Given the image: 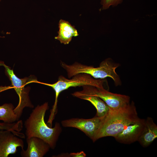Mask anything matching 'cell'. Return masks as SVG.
<instances>
[{
	"instance_id": "8",
	"label": "cell",
	"mask_w": 157,
	"mask_h": 157,
	"mask_svg": "<svg viewBox=\"0 0 157 157\" xmlns=\"http://www.w3.org/2000/svg\"><path fill=\"white\" fill-rule=\"evenodd\" d=\"M19 147L24 149L22 139L10 131H0V157H7L10 154H16Z\"/></svg>"
},
{
	"instance_id": "7",
	"label": "cell",
	"mask_w": 157,
	"mask_h": 157,
	"mask_svg": "<svg viewBox=\"0 0 157 157\" xmlns=\"http://www.w3.org/2000/svg\"><path fill=\"white\" fill-rule=\"evenodd\" d=\"M104 116L101 117L96 116L89 119L72 118L63 120L61 123L64 127H73L79 129L93 141Z\"/></svg>"
},
{
	"instance_id": "4",
	"label": "cell",
	"mask_w": 157,
	"mask_h": 157,
	"mask_svg": "<svg viewBox=\"0 0 157 157\" xmlns=\"http://www.w3.org/2000/svg\"><path fill=\"white\" fill-rule=\"evenodd\" d=\"M71 79H67L63 76L59 77L58 81L53 84L40 82L36 83L45 85L51 87L55 93L54 104L51 109L49 118L54 119L56 114L58 98L60 94L63 91L71 87L90 85L101 88H104V85L106 80L105 79H96L90 75L84 73L79 74L73 76Z\"/></svg>"
},
{
	"instance_id": "16",
	"label": "cell",
	"mask_w": 157,
	"mask_h": 157,
	"mask_svg": "<svg viewBox=\"0 0 157 157\" xmlns=\"http://www.w3.org/2000/svg\"><path fill=\"white\" fill-rule=\"evenodd\" d=\"M58 27L59 29H63L70 32L74 37L78 35L77 30L74 26H72L68 21L62 19L60 20L59 22Z\"/></svg>"
},
{
	"instance_id": "11",
	"label": "cell",
	"mask_w": 157,
	"mask_h": 157,
	"mask_svg": "<svg viewBox=\"0 0 157 157\" xmlns=\"http://www.w3.org/2000/svg\"><path fill=\"white\" fill-rule=\"evenodd\" d=\"M157 138V126L153 119L148 117L145 119L144 129L138 141L144 147L150 145Z\"/></svg>"
},
{
	"instance_id": "3",
	"label": "cell",
	"mask_w": 157,
	"mask_h": 157,
	"mask_svg": "<svg viewBox=\"0 0 157 157\" xmlns=\"http://www.w3.org/2000/svg\"><path fill=\"white\" fill-rule=\"evenodd\" d=\"M60 64L66 71L69 78L77 74L84 73L96 79L110 77L113 80L116 86L121 84L119 77L115 71L119 65L113 62L110 58H107L102 61L99 66L97 67L88 66L77 62L72 65H68L62 62Z\"/></svg>"
},
{
	"instance_id": "9",
	"label": "cell",
	"mask_w": 157,
	"mask_h": 157,
	"mask_svg": "<svg viewBox=\"0 0 157 157\" xmlns=\"http://www.w3.org/2000/svg\"><path fill=\"white\" fill-rule=\"evenodd\" d=\"M145 119H140L137 122L131 124L120 133L114 137L119 142L130 144L138 141L144 129Z\"/></svg>"
},
{
	"instance_id": "14",
	"label": "cell",
	"mask_w": 157,
	"mask_h": 157,
	"mask_svg": "<svg viewBox=\"0 0 157 157\" xmlns=\"http://www.w3.org/2000/svg\"><path fill=\"white\" fill-rule=\"evenodd\" d=\"M22 121L21 120L12 123L0 122V130L10 131L19 137L25 138L24 134L19 132L22 129Z\"/></svg>"
},
{
	"instance_id": "19",
	"label": "cell",
	"mask_w": 157,
	"mask_h": 157,
	"mask_svg": "<svg viewBox=\"0 0 157 157\" xmlns=\"http://www.w3.org/2000/svg\"><path fill=\"white\" fill-rule=\"evenodd\" d=\"M1 0H0V2L1 1Z\"/></svg>"
},
{
	"instance_id": "1",
	"label": "cell",
	"mask_w": 157,
	"mask_h": 157,
	"mask_svg": "<svg viewBox=\"0 0 157 157\" xmlns=\"http://www.w3.org/2000/svg\"><path fill=\"white\" fill-rule=\"evenodd\" d=\"M140 119L133 101L117 109L109 108L104 116L93 142L107 136L114 137L128 125Z\"/></svg>"
},
{
	"instance_id": "10",
	"label": "cell",
	"mask_w": 157,
	"mask_h": 157,
	"mask_svg": "<svg viewBox=\"0 0 157 157\" xmlns=\"http://www.w3.org/2000/svg\"><path fill=\"white\" fill-rule=\"evenodd\" d=\"M26 141L27 149H22L20 152L22 157H43L51 148L47 143L38 137L26 138Z\"/></svg>"
},
{
	"instance_id": "12",
	"label": "cell",
	"mask_w": 157,
	"mask_h": 157,
	"mask_svg": "<svg viewBox=\"0 0 157 157\" xmlns=\"http://www.w3.org/2000/svg\"><path fill=\"white\" fill-rule=\"evenodd\" d=\"M72 95L76 97L86 100L90 102L97 110V116L101 117L105 115L109 108L105 102L99 97L92 95H81L74 93Z\"/></svg>"
},
{
	"instance_id": "17",
	"label": "cell",
	"mask_w": 157,
	"mask_h": 157,
	"mask_svg": "<svg viewBox=\"0 0 157 157\" xmlns=\"http://www.w3.org/2000/svg\"><path fill=\"white\" fill-rule=\"evenodd\" d=\"M123 0H101V4L103 10L108 9L110 7H115L121 4Z\"/></svg>"
},
{
	"instance_id": "13",
	"label": "cell",
	"mask_w": 157,
	"mask_h": 157,
	"mask_svg": "<svg viewBox=\"0 0 157 157\" xmlns=\"http://www.w3.org/2000/svg\"><path fill=\"white\" fill-rule=\"evenodd\" d=\"M14 107L12 104H5L0 106V120L7 123H12L18 121L14 111Z\"/></svg>"
},
{
	"instance_id": "5",
	"label": "cell",
	"mask_w": 157,
	"mask_h": 157,
	"mask_svg": "<svg viewBox=\"0 0 157 157\" xmlns=\"http://www.w3.org/2000/svg\"><path fill=\"white\" fill-rule=\"evenodd\" d=\"M0 66H3L5 67L6 72L11 81L13 87L18 95L19 103L14 110L19 120L22 116L24 108H32L34 107L29 96L30 88L25 87V86L32 83H36L38 81L33 76L22 79L19 78L15 74L13 70L2 61H0Z\"/></svg>"
},
{
	"instance_id": "6",
	"label": "cell",
	"mask_w": 157,
	"mask_h": 157,
	"mask_svg": "<svg viewBox=\"0 0 157 157\" xmlns=\"http://www.w3.org/2000/svg\"><path fill=\"white\" fill-rule=\"evenodd\" d=\"M82 87L83 90L81 91L74 93L98 97L103 100L110 109H117L130 102V97L127 95L113 93L104 88H101L90 85H84Z\"/></svg>"
},
{
	"instance_id": "2",
	"label": "cell",
	"mask_w": 157,
	"mask_h": 157,
	"mask_svg": "<svg viewBox=\"0 0 157 157\" xmlns=\"http://www.w3.org/2000/svg\"><path fill=\"white\" fill-rule=\"evenodd\" d=\"M49 108L46 102L41 105H38L33 109L29 117L25 121V134L26 138H39L54 149L62 131L60 124L56 122L53 127L49 126L44 121L46 111Z\"/></svg>"
},
{
	"instance_id": "18",
	"label": "cell",
	"mask_w": 157,
	"mask_h": 157,
	"mask_svg": "<svg viewBox=\"0 0 157 157\" xmlns=\"http://www.w3.org/2000/svg\"><path fill=\"white\" fill-rule=\"evenodd\" d=\"M69 155L72 157H85L86 156V154L83 151L70 153Z\"/></svg>"
},
{
	"instance_id": "15",
	"label": "cell",
	"mask_w": 157,
	"mask_h": 157,
	"mask_svg": "<svg viewBox=\"0 0 157 157\" xmlns=\"http://www.w3.org/2000/svg\"><path fill=\"white\" fill-rule=\"evenodd\" d=\"M58 35L55 39L60 41V43L65 44H68L71 41L73 35L70 32L63 29H59Z\"/></svg>"
}]
</instances>
